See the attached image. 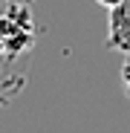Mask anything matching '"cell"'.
Returning <instances> with one entry per match:
<instances>
[{"label":"cell","mask_w":130,"mask_h":133,"mask_svg":"<svg viewBox=\"0 0 130 133\" xmlns=\"http://www.w3.org/2000/svg\"><path fill=\"white\" fill-rule=\"evenodd\" d=\"M95 3H101V6H116L119 0H95Z\"/></svg>","instance_id":"277c9868"},{"label":"cell","mask_w":130,"mask_h":133,"mask_svg":"<svg viewBox=\"0 0 130 133\" xmlns=\"http://www.w3.org/2000/svg\"><path fill=\"white\" fill-rule=\"evenodd\" d=\"M23 3H32V0H23Z\"/></svg>","instance_id":"5b68a950"},{"label":"cell","mask_w":130,"mask_h":133,"mask_svg":"<svg viewBox=\"0 0 130 133\" xmlns=\"http://www.w3.org/2000/svg\"><path fill=\"white\" fill-rule=\"evenodd\" d=\"M121 90L130 98V52L124 55V64H121Z\"/></svg>","instance_id":"3957f363"},{"label":"cell","mask_w":130,"mask_h":133,"mask_svg":"<svg viewBox=\"0 0 130 133\" xmlns=\"http://www.w3.org/2000/svg\"><path fill=\"white\" fill-rule=\"evenodd\" d=\"M26 81H29L26 61L9 58V55L0 52V110L20 96V90L26 87Z\"/></svg>","instance_id":"6da1fadb"},{"label":"cell","mask_w":130,"mask_h":133,"mask_svg":"<svg viewBox=\"0 0 130 133\" xmlns=\"http://www.w3.org/2000/svg\"><path fill=\"white\" fill-rule=\"evenodd\" d=\"M107 46L116 52H130V0H119L110 6V20H107Z\"/></svg>","instance_id":"7a4b0ae2"}]
</instances>
